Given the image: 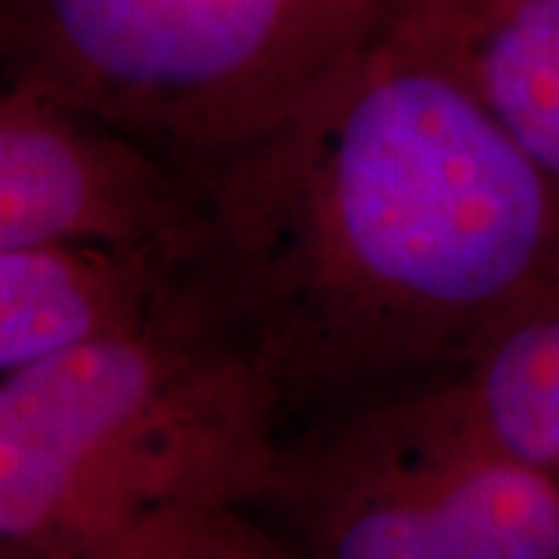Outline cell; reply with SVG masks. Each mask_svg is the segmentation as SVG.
<instances>
[{"mask_svg":"<svg viewBox=\"0 0 559 559\" xmlns=\"http://www.w3.org/2000/svg\"><path fill=\"white\" fill-rule=\"evenodd\" d=\"M264 525L289 557L559 559V485L426 389L286 432Z\"/></svg>","mask_w":559,"mask_h":559,"instance_id":"obj_4","label":"cell"},{"mask_svg":"<svg viewBox=\"0 0 559 559\" xmlns=\"http://www.w3.org/2000/svg\"><path fill=\"white\" fill-rule=\"evenodd\" d=\"M286 423L178 296L0 377V557L289 559L261 513Z\"/></svg>","mask_w":559,"mask_h":559,"instance_id":"obj_2","label":"cell"},{"mask_svg":"<svg viewBox=\"0 0 559 559\" xmlns=\"http://www.w3.org/2000/svg\"><path fill=\"white\" fill-rule=\"evenodd\" d=\"M404 0H0L20 84L180 175L255 138L370 50Z\"/></svg>","mask_w":559,"mask_h":559,"instance_id":"obj_3","label":"cell"},{"mask_svg":"<svg viewBox=\"0 0 559 559\" xmlns=\"http://www.w3.org/2000/svg\"><path fill=\"white\" fill-rule=\"evenodd\" d=\"M426 392L460 429L559 485V305Z\"/></svg>","mask_w":559,"mask_h":559,"instance_id":"obj_8","label":"cell"},{"mask_svg":"<svg viewBox=\"0 0 559 559\" xmlns=\"http://www.w3.org/2000/svg\"><path fill=\"white\" fill-rule=\"evenodd\" d=\"M193 221L190 180L62 103L0 84V249L100 242L171 264Z\"/></svg>","mask_w":559,"mask_h":559,"instance_id":"obj_5","label":"cell"},{"mask_svg":"<svg viewBox=\"0 0 559 559\" xmlns=\"http://www.w3.org/2000/svg\"><path fill=\"white\" fill-rule=\"evenodd\" d=\"M500 3L507 0H404L395 28L417 38H436L498 10Z\"/></svg>","mask_w":559,"mask_h":559,"instance_id":"obj_9","label":"cell"},{"mask_svg":"<svg viewBox=\"0 0 559 559\" xmlns=\"http://www.w3.org/2000/svg\"><path fill=\"white\" fill-rule=\"evenodd\" d=\"M171 296L175 271L162 252L100 242L0 249V377L69 345L138 330Z\"/></svg>","mask_w":559,"mask_h":559,"instance_id":"obj_6","label":"cell"},{"mask_svg":"<svg viewBox=\"0 0 559 559\" xmlns=\"http://www.w3.org/2000/svg\"><path fill=\"white\" fill-rule=\"evenodd\" d=\"M407 38L451 66L559 183V0H507L454 32Z\"/></svg>","mask_w":559,"mask_h":559,"instance_id":"obj_7","label":"cell"},{"mask_svg":"<svg viewBox=\"0 0 559 559\" xmlns=\"http://www.w3.org/2000/svg\"><path fill=\"white\" fill-rule=\"evenodd\" d=\"M183 178L175 296L286 426L448 380L559 305V183L395 25Z\"/></svg>","mask_w":559,"mask_h":559,"instance_id":"obj_1","label":"cell"}]
</instances>
